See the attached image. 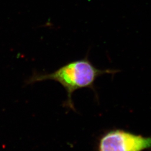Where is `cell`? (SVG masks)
<instances>
[{"instance_id": "obj_1", "label": "cell", "mask_w": 151, "mask_h": 151, "mask_svg": "<svg viewBox=\"0 0 151 151\" xmlns=\"http://www.w3.org/2000/svg\"><path fill=\"white\" fill-rule=\"evenodd\" d=\"M120 70L114 69H99L92 63L87 55L82 59L71 61L62 65L53 72L39 73L35 72L27 81V84L53 80L60 83L67 92L65 107L75 110L72 101L73 92L81 88H88L94 90L97 78L105 74L114 75Z\"/></svg>"}, {"instance_id": "obj_2", "label": "cell", "mask_w": 151, "mask_h": 151, "mask_svg": "<svg viewBox=\"0 0 151 151\" xmlns=\"http://www.w3.org/2000/svg\"><path fill=\"white\" fill-rule=\"evenodd\" d=\"M151 149V137L123 129L111 130L99 139L98 151H145Z\"/></svg>"}]
</instances>
